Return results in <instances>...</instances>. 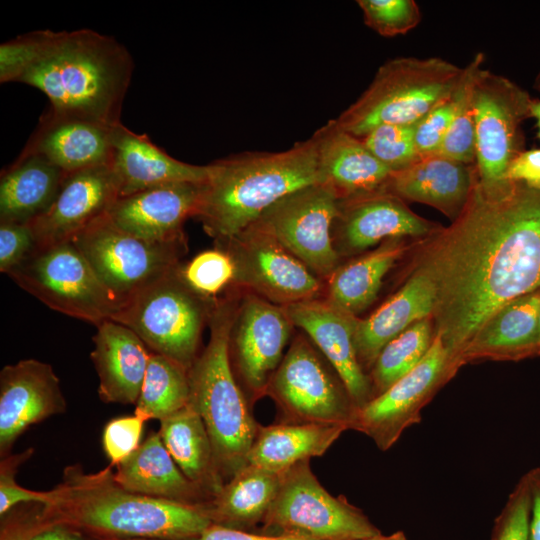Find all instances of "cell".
<instances>
[{
	"mask_svg": "<svg viewBox=\"0 0 540 540\" xmlns=\"http://www.w3.org/2000/svg\"><path fill=\"white\" fill-rule=\"evenodd\" d=\"M420 268L436 289V332L452 362L507 303L540 287V191L477 180L453 224L432 241Z\"/></svg>",
	"mask_w": 540,
	"mask_h": 540,
	"instance_id": "obj_1",
	"label": "cell"
},
{
	"mask_svg": "<svg viewBox=\"0 0 540 540\" xmlns=\"http://www.w3.org/2000/svg\"><path fill=\"white\" fill-rule=\"evenodd\" d=\"M134 63L114 37L91 29L43 30L40 50L17 82L43 92L52 114L116 126Z\"/></svg>",
	"mask_w": 540,
	"mask_h": 540,
	"instance_id": "obj_2",
	"label": "cell"
},
{
	"mask_svg": "<svg viewBox=\"0 0 540 540\" xmlns=\"http://www.w3.org/2000/svg\"><path fill=\"white\" fill-rule=\"evenodd\" d=\"M109 465L87 473L65 468L42 505L59 524H73L122 537L193 540L212 525L204 505H189L134 493L118 484Z\"/></svg>",
	"mask_w": 540,
	"mask_h": 540,
	"instance_id": "obj_3",
	"label": "cell"
},
{
	"mask_svg": "<svg viewBox=\"0 0 540 540\" xmlns=\"http://www.w3.org/2000/svg\"><path fill=\"white\" fill-rule=\"evenodd\" d=\"M194 214L217 241L239 234L288 194L321 183L314 136L281 152H243L210 163Z\"/></svg>",
	"mask_w": 540,
	"mask_h": 540,
	"instance_id": "obj_4",
	"label": "cell"
},
{
	"mask_svg": "<svg viewBox=\"0 0 540 540\" xmlns=\"http://www.w3.org/2000/svg\"><path fill=\"white\" fill-rule=\"evenodd\" d=\"M238 304L234 297L215 299L208 343L188 371L189 404L203 420L225 482L247 465L259 427L230 357V333Z\"/></svg>",
	"mask_w": 540,
	"mask_h": 540,
	"instance_id": "obj_5",
	"label": "cell"
},
{
	"mask_svg": "<svg viewBox=\"0 0 540 540\" xmlns=\"http://www.w3.org/2000/svg\"><path fill=\"white\" fill-rule=\"evenodd\" d=\"M462 69L438 57L390 59L335 120L358 138L382 124L415 125L452 95Z\"/></svg>",
	"mask_w": 540,
	"mask_h": 540,
	"instance_id": "obj_6",
	"label": "cell"
},
{
	"mask_svg": "<svg viewBox=\"0 0 540 540\" xmlns=\"http://www.w3.org/2000/svg\"><path fill=\"white\" fill-rule=\"evenodd\" d=\"M179 266L138 291L111 320L134 331L151 352L189 371L199 355L201 333L209 323L215 299L193 291L181 277Z\"/></svg>",
	"mask_w": 540,
	"mask_h": 540,
	"instance_id": "obj_7",
	"label": "cell"
},
{
	"mask_svg": "<svg viewBox=\"0 0 540 540\" xmlns=\"http://www.w3.org/2000/svg\"><path fill=\"white\" fill-rule=\"evenodd\" d=\"M7 275L50 309L95 326L119 309L72 241L37 246Z\"/></svg>",
	"mask_w": 540,
	"mask_h": 540,
	"instance_id": "obj_8",
	"label": "cell"
},
{
	"mask_svg": "<svg viewBox=\"0 0 540 540\" xmlns=\"http://www.w3.org/2000/svg\"><path fill=\"white\" fill-rule=\"evenodd\" d=\"M266 395L275 402L281 423L332 424L349 430L358 411L335 369L301 335L291 342Z\"/></svg>",
	"mask_w": 540,
	"mask_h": 540,
	"instance_id": "obj_9",
	"label": "cell"
},
{
	"mask_svg": "<svg viewBox=\"0 0 540 540\" xmlns=\"http://www.w3.org/2000/svg\"><path fill=\"white\" fill-rule=\"evenodd\" d=\"M303 460L280 474V486L263 522V532L313 540H364L380 533L345 496H333Z\"/></svg>",
	"mask_w": 540,
	"mask_h": 540,
	"instance_id": "obj_10",
	"label": "cell"
},
{
	"mask_svg": "<svg viewBox=\"0 0 540 540\" xmlns=\"http://www.w3.org/2000/svg\"><path fill=\"white\" fill-rule=\"evenodd\" d=\"M71 241L87 258L119 308L138 291L178 266L187 251L186 239L146 241L118 227L107 213Z\"/></svg>",
	"mask_w": 540,
	"mask_h": 540,
	"instance_id": "obj_11",
	"label": "cell"
},
{
	"mask_svg": "<svg viewBox=\"0 0 540 540\" xmlns=\"http://www.w3.org/2000/svg\"><path fill=\"white\" fill-rule=\"evenodd\" d=\"M533 99L508 78L481 69L473 90L475 168L485 188L506 184L511 161L523 151L521 125Z\"/></svg>",
	"mask_w": 540,
	"mask_h": 540,
	"instance_id": "obj_12",
	"label": "cell"
},
{
	"mask_svg": "<svg viewBox=\"0 0 540 540\" xmlns=\"http://www.w3.org/2000/svg\"><path fill=\"white\" fill-rule=\"evenodd\" d=\"M339 198L325 183L303 187L283 197L251 225L278 241L319 278L339 267L332 224Z\"/></svg>",
	"mask_w": 540,
	"mask_h": 540,
	"instance_id": "obj_13",
	"label": "cell"
},
{
	"mask_svg": "<svg viewBox=\"0 0 540 540\" xmlns=\"http://www.w3.org/2000/svg\"><path fill=\"white\" fill-rule=\"evenodd\" d=\"M458 367L441 336L434 334L423 359L386 391L357 411L352 430L368 436L380 449H390L402 433L420 423L421 410Z\"/></svg>",
	"mask_w": 540,
	"mask_h": 540,
	"instance_id": "obj_14",
	"label": "cell"
},
{
	"mask_svg": "<svg viewBox=\"0 0 540 540\" xmlns=\"http://www.w3.org/2000/svg\"><path fill=\"white\" fill-rule=\"evenodd\" d=\"M216 243L234 262V283L252 293L281 307L318 298L320 278L278 241L254 226Z\"/></svg>",
	"mask_w": 540,
	"mask_h": 540,
	"instance_id": "obj_15",
	"label": "cell"
},
{
	"mask_svg": "<svg viewBox=\"0 0 540 540\" xmlns=\"http://www.w3.org/2000/svg\"><path fill=\"white\" fill-rule=\"evenodd\" d=\"M292 326L279 305L252 292L239 300L230 333V357L251 405L266 396Z\"/></svg>",
	"mask_w": 540,
	"mask_h": 540,
	"instance_id": "obj_16",
	"label": "cell"
},
{
	"mask_svg": "<svg viewBox=\"0 0 540 540\" xmlns=\"http://www.w3.org/2000/svg\"><path fill=\"white\" fill-rule=\"evenodd\" d=\"M67 404L53 367L36 359L9 364L0 372V454L4 458L30 426L62 414Z\"/></svg>",
	"mask_w": 540,
	"mask_h": 540,
	"instance_id": "obj_17",
	"label": "cell"
},
{
	"mask_svg": "<svg viewBox=\"0 0 540 540\" xmlns=\"http://www.w3.org/2000/svg\"><path fill=\"white\" fill-rule=\"evenodd\" d=\"M434 230L432 223L383 189L339 200L332 224V240L340 257L364 251L383 239L423 236Z\"/></svg>",
	"mask_w": 540,
	"mask_h": 540,
	"instance_id": "obj_18",
	"label": "cell"
},
{
	"mask_svg": "<svg viewBox=\"0 0 540 540\" xmlns=\"http://www.w3.org/2000/svg\"><path fill=\"white\" fill-rule=\"evenodd\" d=\"M119 197L111 165L67 173L49 209L29 223L37 246L71 241Z\"/></svg>",
	"mask_w": 540,
	"mask_h": 540,
	"instance_id": "obj_19",
	"label": "cell"
},
{
	"mask_svg": "<svg viewBox=\"0 0 540 540\" xmlns=\"http://www.w3.org/2000/svg\"><path fill=\"white\" fill-rule=\"evenodd\" d=\"M293 326L302 329L335 369L355 405L372 400L368 374L362 369L355 350L357 318L325 300L312 299L283 307Z\"/></svg>",
	"mask_w": 540,
	"mask_h": 540,
	"instance_id": "obj_20",
	"label": "cell"
},
{
	"mask_svg": "<svg viewBox=\"0 0 540 540\" xmlns=\"http://www.w3.org/2000/svg\"><path fill=\"white\" fill-rule=\"evenodd\" d=\"M202 183L175 182L118 197L108 211L121 229L146 241L185 239L183 225L194 217Z\"/></svg>",
	"mask_w": 540,
	"mask_h": 540,
	"instance_id": "obj_21",
	"label": "cell"
},
{
	"mask_svg": "<svg viewBox=\"0 0 540 540\" xmlns=\"http://www.w3.org/2000/svg\"><path fill=\"white\" fill-rule=\"evenodd\" d=\"M116 126L45 111L22 153L38 154L65 173L109 165Z\"/></svg>",
	"mask_w": 540,
	"mask_h": 540,
	"instance_id": "obj_22",
	"label": "cell"
},
{
	"mask_svg": "<svg viewBox=\"0 0 540 540\" xmlns=\"http://www.w3.org/2000/svg\"><path fill=\"white\" fill-rule=\"evenodd\" d=\"M321 183L339 200L386 189L392 171L377 160L363 141L330 120L313 134Z\"/></svg>",
	"mask_w": 540,
	"mask_h": 540,
	"instance_id": "obj_23",
	"label": "cell"
},
{
	"mask_svg": "<svg viewBox=\"0 0 540 540\" xmlns=\"http://www.w3.org/2000/svg\"><path fill=\"white\" fill-rule=\"evenodd\" d=\"M110 165L119 197L168 183H204L211 170L210 164L193 165L173 158L148 135L137 134L122 123L114 130Z\"/></svg>",
	"mask_w": 540,
	"mask_h": 540,
	"instance_id": "obj_24",
	"label": "cell"
},
{
	"mask_svg": "<svg viewBox=\"0 0 540 540\" xmlns=\"http://www.w3.org/2000/svg\"><path fill=\"white\" fill-rule=\"evenodd\" d=\"M96 328L90 357L99 378V398L105 403L135 405L151 351L121 323L105 320Z\"/></svg>",
	"mask_w": 540,
	"mask_h": 540,
	"instance_id": "obj_25",
	"label": "cell"
},
{
	"mask_svg": "<svg viewBox=\"0 0 540 540\" xmlns=\"http://www.w3.org/2000/svg\"><path fill=\"white\" fill-rule=\"evenodd\" d=\"M476 176L475 164L433 154L392 172L386 190L402 200L432 206L455 220L470 197Z\"/></svg>",
	"mask_w": 540,
	"mask_h": 540,
	"instance_id": "obj_26",
	"label": "cell"
},
{
	"mask_svg": "<svg viewBox=\"0 0 540 540\" xmlns=\"http://www.w3.org/2000/svg\"><path fill=\"white\" fill-rule=\"evenodd\" d=\"M436 289L419 268L407 282L368 318L357 320L354 345L362 369L371 370L381 350L419 320L433 315Z\"/></svg>",
	"mask_w": 540,
	"mask_h": 540,
	"instance_id": "obj_27",
	"label": "cell"
},
{
	"mask_svg": "<svg viewBox=\"0 0 540 540\" xmlns=\"http://www.w3.org/2000/svg\"><path fill=\"white\" fill-rule=\"evenodd\" d=\"M115 467L116 482L134 493L189 505H204L211 500L181 472L159 432H152Z\"/></svg>",
	"mask_w": 540,
	"mask_h": 540,
	"instance_id": "obj_28",
	"label": "cell"
},
{
	"mask_svg": "<svg viewBox=\"0 0 540 540\" xmlns=\"http://www.w3.org/2000/svg\"><path fill=\"white\" fill-rule=\"evenodd\" d=\"M67 173L38 154L20 153L0 178V221L31 223L54 202Z\"/></svg>",
	"mask_w": 540,
	"mask_h": 540,
	"instance_id": "obj_29",
	"label": "cell"
},
{
	"mask_svg": "<svg viewBox=\"0 0 540 540\" xmlns=\"http://www.w3.org/2000/svg\"><path fill=\"white\" fill-rule=\"evenodd\" d=\"M540 294L523 295L496 311L479 329L460 361L479 358H518L537 347Z\"/></svg>",
	"mask_w": 540,
	"mask_h": 540,
	"instance_id": "obj_30",
	"label": "cell"
},
{
	"mask_svg": "<svg viewBox=\"0 0 540 540\" xmlns=\"http://www.w3.org/2000/svg\"><path fill=\"white\" fill-rule=\"evenodd\" d=\"M346 430L332 424H259L247 464L281 474L300 461L325 454Z\"/></svg>",
	"mask_w": 540,
	"mask_h": 540,
	"instance_id": "obj_31",
	"label": "cell"
},
{
	"mask_svg": "<svg viewBox=\"0 0 540 540\" xmlns=\"http://www.w3.org/2000/svg\"><path fill=\"white\" fill-rule=\"evenodd\" d=\"M159 422L161 440L181 472L210 499L215 497L226 482L200 415L188 404Z\"/></svg>",
	"mask_w": 540,
	"mask_h": 540,
	"instance_id": "obj_32",
	"label": "cell"
},
{
	"mask_svg": "<svg viewBox=\"0 0 540 540\" xmlns=\"http://www.w3.org/2000/svg\"><path fill=\"white\" fill-rule=\"evenodd\" d=\"M280 474L246 465L204 504L212 524L243 530L262 523L279 486Z\"/></svg>",
	"mask_w": 540,
	"mask_h": 540,
	"instance_id": "obj_33",
	"label": "cell"
},
{
	"mask_svg": "<svg viewBox=\"0 0 540 540\" xmlns=\"http://www.w3.org/2000/svg\"><path fill=\"white\" fill-rule=\"evenodd\" d=\"M403 251L400 238L388 239L377 250L338 267L329 278L326 300L356 317L374 301L384 276Z\"/></svg>",
	"mask_w": 540,
	"mask_h": 540,
	"instance_id": "obj_34",
	"label": "cell"
},
{
	"mask_svg": "<svg viewBox=\"0 0 540 540\" xmlns=\"http://www.w3.org/2000/svg\"><path fill=\"white\" fill-rule=\"evenodd\" d=\"M189 398L188 370L151 352L134 414L144 421H161L186 407Z\"/></svg>",
	"mask_w": 540,
	"mask_h": 540,
	"instance_id": "obj_35",
	"label": "cell"
},
{
	"mask_svg": "<svg viewBox=\"0 0 540 540\" xmlns=\"http://www.w3.org/2000/svg\"><path fill=\"white\" fill-rule=\"evenodd\" d=\"M433 338L430 320L425 318L386 344L368 374L372 399L411 371L426 355Z\"/></svg>",
	"mask_w": 540,
	"mask_h": 540,
	"instance_id": "obj_36",
	"label": "cell"
},
{
	"mask_svg": "<svg viewBox=\"0 0 540 540\" xmlns=\"http://www.w3.org/2000/svg\"><path fill=\"white\" fill-rule=\"evenodd\" d=\"M483 62L484 54L478 52L462 69L452 94L454 106L452 121L437 152L441 156L464 164H475L473 90Z\"/></svg>",
	"mask_w": 540,
	"mask_h": 540,
	"instance_id": "obj_37",
	"label": "cell"
},
{
	"mask_svg": "<svg viewBox=\"0 0 540 540\" xmlns=\"http://www.w3.org/2000/svg\"><path fill=\"white\" fill-rule=\"evenodd\" d=\"M179 272L193 291L212 300L235 279L231 256L218 246L198 253L185 265L180 264Z\"/></svg>",
	"mask_w": 540,
	"mask_h": 540,
	"instance_id": "obj_38",
	"label": "cell"
},
{
	"mask_svg": "<svg viewBox=\"0 0 540 540\" xmlns=\"http://www.w3.org/2000/svg\"><path fill=\"white\" fill-rule=\"evenodd\" d=\"M360 139L392 172L405 169L420 159L414 140V125L382 124Z\"/></svg>",
	"mask_w": 540,
	"mask_h": 540,
	"instance_id": "obj_39",
	"label": "cell"
},
{
	"mask_svg": "<svg viewBox=\"0 0 540 540\" xmlns=\"http://www.w3.org/2000/svg\"><path fill=\"white\" fill-rule=\"evenodd\" d=\"M364 22L384 37L403 35L421 21L420 8L414 0H358Z\"/></svg>",
	"mask_w": 540,
	"mask_h": 540,
	"instance_id": "obj_40",
	"label": "cell"
},
{
	"mask_svg": "<svg viewBox=\"0 0 540 540\" xmlns=\"http://www.w3.org/2000/svg\"><path fill=\"white\" fill-rule=\"evenodd\" d=\"M530 517L531 493L525 473L496 517L490 540H531Z\"/></svg>",
	"mask_w": 540,
	"mask_h": 540,
	"instance_id": "obj_41",
	"label": "cell"
},
{
	"mask_svg": "<svg viewBox=\"0 0 540 540\" xmlns=\"http://www.w3.org/2000/svg\"><path fill=\"white\" fill-rule=\"evenodd\" d=\"M145 422L135 414L107 422L102 432V446L111 467L118 465L140 446Z\"/></svg>",
	"mask_w": 540,
	"mask_h": 540,
	"instance_id": "obj_42",
	"label": "cell"
},
{
	"mask_svg": "<svg viewBox=\"0 0 540 540\" xmlns=\"http://www.w3.org/2000/svg\"><path fill=\"white\" fill-rule=\"evenodd\" d=\"M33 449L8 455L0 464V514L3 516L20 504L45 505L50 499L49 491H35L20 486L15 475L21 463L32 455Z\"/></svg>",
	"mask_w": 540,
	"mask_h": 540,
	"instance_id": "obj_43",
	"label": "cell"
},
{
	"mask_svg": "<svg viewBox=\"0 0 540 540\" xmlns=\"http://www.w3.org/2000/svg\"><path fill=\"white\" fill-rule=\"evenodd\" d=\"M43 30L17 36L0 45V82H17L37 56Z\"/></svg>",
	"mask_w": 540,
	"mask_h": 540,
	"instance_id": "obj_44",
	"label": "cell"
},
{
	"mask_svg": "<svg viewBox=\"0 0 540 540\" xmlns=\"http://www.w3.org/2000/svg\"><path fill=\"white\" fill-rule=\"evenodd\" d=\"M453 109L451 95L414 125V140L420 158L437 154L449 130Z\"/></svg>",
	"mask_w": 540,
	"mask_h": 540,
	"instance_id": "obj_45",
	"label": "cell"
},
{
	"mask_svg": "<svg viewBox=\"0 0 540 540\" xmlns=\"http://www.w3.org/2000/svg\"><path fill=\"white\" fill-rule=\"evenodd\" d=\"M37 247L29 223L0 221V271L8 274Z\"/></svg>",
	"mask_w": 540,
	"mask_h": 540,
	"instance_id": "obj_46",
	"label": "cell"
},
{
	"mask_svg": "<svg viewBox=\"0 0 540 540\" xmlns=\"http://www.w3.org/2000/svg\"><path fill=\"white\" fill-rule=\"evenodd\" d=\"M506 180L540 191V148L520 152L509 164Z\"/></svg>",
	"mask_w": 540,
	"mask_h": 540,
	"instance_id": "obj_47",
	"label": "cell"
},
{
	"mask_svg": "<svg viewBox=\"0 0 540 540\" xmlns=\"http://www.w3.org/2000/svg\"><path fill=\"white\" fill-rule=\"evenodd\" d=\"M193 540H313L303 536L287 533L255 534L248 531L232 529L212 524Z\"/></svg>",
	"mask_w": 540,
	"mask_h": 540,
	"instance_id": "obj_48",
	"label": "cell"
},
{
	"mask_svg": "<svg viewBox=\"0 0 540 540\" xmlns=\"http://www.w3.org/2000/svg\"><path fill=\"white\" fill-rule=\"evenodd\" d=\"M526 474L531 493L530 537L540 540V467L532 468Z\"/></svg>",
	"mask_w": 540,
	"mask_h": 540,
	"instance_id": "obj_49",
	"label": "cell"
},
{
	"mask_svg": "<svg viewBox=\"0 0 540 540\" xmlns=\"http://www.w3.org/2000/svg\"><path fill=\"white\" fill-rule=\"evenodd\" d=\"M29 540H83L82 537L66 528L65 524H54L37 531Z\"/></svg>",
	"mask_w": 540,
	"mask_h": 540,
	"instance_id": "obj_50",
	"label": "cell"
},
{
	"mask_svg": "<svg viewBox=\"0 0 540 540\" xmlns=\"http://www.w3.org/2000/svg\"><path fill=\"white\" fill-rule=\"evenodd\" d=\"M35 533H32L30 530L25 532L22 529L5 531L2 534L1 540H29Z\"/></svg>",
	"mask_w": 540,
	"mask_h": 540,
	"instance_id": "obj_51",
	"label": "cell"
},
{
	"mask_svg": "<svg viewBox=\"0 0 540 540\" xmlns=\"http://www.w3.org/2000/svg\"><path fill=\"white\" fill-rule=\"evenodd\" d=\"M364 540H408L404 532L402 531H396L389 535H383L380 533L373 535L371 537H368Z\"/></svg>",
	"mask_w": 540,
	"mask_h": 540,
	"instance_id": "obj_52",
	"label": "cell"
},
{
	"mask_svg": "<svg viewBox=\"0 0 540 540\" xmlns=\"http://www.w3.org/2000/svg\"><path fill=\"white\" fill-rule=\"evenodd\" d=\"M531 117H534L537 121L538 137L540 139V100L533 101L531 107Z\"/></svg>",
	"mask_w": 540,
	"mask_h": 540,
	"instance_id": "obj_53",
	"label": "cell"
},
{
	"mask_svg": "<svg viewBox=\"0 0 540 540\" xmlns=\"http://www.w3.org/2000/svg\"><path fill=\"white\" fill-rule=\"evenodd\" d=\"M537 347H538V351H540V310L538 314V323H537Z\"/></svg>",
	"mask_w": 540,
	"mask_h": 540,
	"instance_id": "obj_54",
	"label": "cell"
},
{
	"mask_svg": "<svg viewBox=\"0 0 540 540\" xmlns=\"http://www.w3.org/2000/svg\"><path fill=\"white\" fill-rule=\"evenodd\" d=\"M538 78H539V80H538V84L540 85V74H539V77H538Z\"/></svg>",
	"mask_w": 540,
	"mask_h": 540,
	"instance_id": "obj_55",
	"label": "cell"
}]
</instances>
